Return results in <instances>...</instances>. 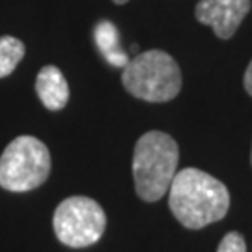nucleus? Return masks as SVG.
I'll use <instances>...</instances> for the list:
<instances>
[{"label": "nucleus", "instance_id": "nucleus-1", "mask_svg": "<svg viewBox=\"0 0 252 252\" xmlns=\"http://www.w3.org/2000/svg\"><path fill=\"white\" fill-rule=\"evenodd\" d=\"M168 206L174 217L189 230L220 220L230 207V192L222 181L198 168H183L168 189Z\"/></svg>", "mask_w": 252, "mask_h": 252}, {"label": "nucleus", "instance_id": "nucleus-2", "mask_svg": "<svg viewBox=\"0 0 252 252\" xmlns=\"http://www.w3.org/2000/svg\"><path fill=\"white\" fill-rule=\"evenodd\" d=\"M180 148L170 135L148 131L138 138L133 153V178L136 194L144 202L161 200L178 174Z\"/></svg>", "mask_w": 252, "mask_h": 252}, {"label": "nucleus", "instance_id": "nucleus-3", "mask_svg": "<svg viewBox=\"0 0 252 252\" xmlns=\"http://www.w3.org/2000/svg\"><path fill=\"white\" fill-rule=\"evenodd\" d=\"M122 82L133 97L164 103L180 94L181 71L170 54L153 49L129 60L122 73Z\"/></svg>", "mask_w": 252, "mask_h": 252}, {"label": "nucleus", "instance_id": "nucleus-4", "mask_svg": "<svg viewBox=\"0 0 252 252\" xmlns=\"http://www.w3.org/2000/svg\"><path fill=\"white\" fill-rule=\"evenodd\" d=\"M51 172V153L36 136H17L0 157V187L27 192L45 183Z\"/></svg>", "mask_w": 252, "mask_h": 252}, {"label": "nucleus", "instance_id": "nucleus-5", "mask_svg": "<svg viewBox=\"0 0 252 252\" xmlns=\"http://www.w3.org/2000/svg\"><path fill=\"white\" fill-rule=\"evenodd\" d=\"M56 237L65 247L82 249L97 243L107 226V215L95 200L71 196L60 202L53 217Z\"/></svg>", "mask_w": 252, "mask_h": 252}, {"label": "nucleus", "instance_id": "nucleus-6", "mask_svg": "<svg viewBox=\"0 0 252 252\" xmlns=\"http://www.w3.org/2000/svg\"><path fill=\"white\" fill-rule=\"evenodd\" d=\"M251 0H200L194 13L202 25L215 30L217 37L230 39L251 11Z\"/></svg>", "mask_w": 252, "mask_h": 252}, {"label": "nucleus", "instance_id": "nucleus-7", "mask_svg": "<svg viewBox=\"0 0 252 252\" xmlns=\"http://www.w3.org/2000/svg\"><path fill=\"white\" fill-rule=\"evenodd\" d=\"M36 92L49 110H62L69 101V84L63 73L54 65H45L37 73Z\"/></svg>", "mask_w": 252, "mask_h": 252}, {"label": "nucleus", "instance_id": "nucleus-8", "mask_svg": "<svg viewBox=\"0 0 252 252\" xmlns=\"http://www.w3.org/2000/svg\"><path fill=\"white\" fill-rule=\"evenodd\" d=\"M94 37L97 49L101 51V54L105 56L110 65L114 67H126L129 63V56L120 45V32L118 28L110 23V21H101L97 23V27L94 30Z\"/></svg>", "mask_w": 252, "mask_h": 252}, {"label": "nucleus", "instance_id": "nucleus-9", "mask_svg": "<svg viewBox=\"0 0 252 252\" xmlns=\"http://www.w3.org/2000/svg\"><path fill=\"white\" fill-rule=\"evenodd\" d=\"M25 56V43L17 37H0V79L8 77L15 71L17 63Z\"/></svg>", "mask_w": 252, "mask_h": 252}, {"label": "nucleus", "instance_id": "nucleus-10", "mask_svg": "<svg viewBox=\"0 0 252 252\" xmlns=\"http://www.w3.org/2000/svg\"><path fill=\"white\" fill-rule=\"evenodd\" d=\"M217 252H247V245L241 234L237 232H230L222 237V241L219 243Z\"/></svg>", "mask_w": 252, "mask_h": 252}, {"label": "nucleus", "instance_id": "nucleus-11", "mask_svg": "<svg viewBox=\"0 0 252 252\" xmlns=\"http://www.w3.org/2000/svg\"><path fill=\"white\" fill-rule=\"evenodd\" d=\"M245 90L252 95V62L249 63V67L245 71Z\"/></svg>", "mask_w": 252, "mask_h": 252}, {"label": "nucleus", "instance_id": "nucleus-12", "mask_svg": "<svg viewBox=\"0 0 252 252\" xmlns=\"http://www.w3.org/2000/svg\"><path fill=\"white\" fill-rule=\"evenodd\" d=\"M114 2H116V4H126L127 0H114Z\"/></svg>", "mask_w": 252, "mask_h": 252}, {"label": "nucleus", "instance_id": "nucleus-13", "mask_svg": "<svg viewBox=\"0 0 252 252\" xmlns=\"http://www.w3.org/2000/svg\"><path fill=\"white\" fill-rule=\"evenodd\" d=\"M251 162H252V153H251Z\"/></svg>", "mask_w": 252, "mask_h": 252}]
</instances>
